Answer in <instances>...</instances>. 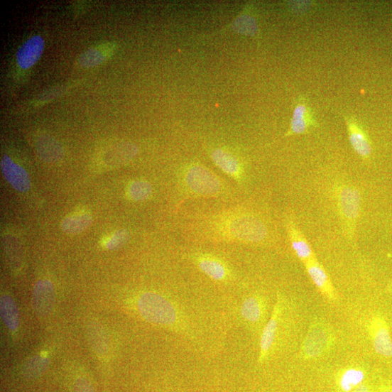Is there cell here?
<instances>
[{"label":"cell","mask_w":392,"mask_h":392,"mask_svg":"<svg viewBox=\"0 0 392 392\" xmlns=\"http://www.w3.org/2000/svg\"><path fill=\"white\" fill-rule=\"evenodd\" d=\"M193 230L196 236L212 242L261 244L269 237L266 222L242 208L200 217L194 222Z\"/></svg>","instance_id":"1"},{"label":"cell","mask_w":392,"mask_h":392,"mask_svg":"<svg viewBox=\"0 0 392 392\" xmlns=\"http://www.w3.org/2000/svg\"><path fill=\"white\" fill-rule=\"evenodd\" d=\"M182 183L187 195L192 197L217 198L224 192L219 178L200 163H192L185 169Z\"/></svg>","instance_id":"2"},{"label":"cell","mask_w":392,"mask_h":392,"mask_svg":"<svg viewBox=\"0 0 392 392\" xmlns=\"http://www.w3.org/2000/svg\"><path fill=\"white\" fill-rule=\"evenodd\" d=\"M141 315L147 321L170 328H178L180 316L175 305L165 298L153 292H145L138 300Z\"/></svg>","instance_id":"3"},{"label":"cell","mask_w":392,"mask_h":392,"mask_svg":"<svg viewBox=\"0 0 392 392\" xmlns=\"http://www.w3.org/2000/svg\"><path fill=\"white\" fill-rule=\"evenodd\" d=\"M338 210L349 238H353L357 220L361 214V192L354 185L343 183L337 188Z\"/></svg>","instance_id":"4"},{"label":"cell","mask_w":392,"mask_h":392,"mask_svg":"<svg viewBox=\"0 0 392 392\" xmlns=\"http://www.w3.org/2000/svg\"><path fill=\"white\" fill-rule=\"evenodd\" d=\"M334 336L328 325L322 322L313 323L302 345V353L307 359L317 358L331 348Z\"/></svg>","instance_id":"5"},{"label":"cell","mask_w":392,"mask_h":392,"mask_svg":"<svg viewBox=\"0 0 392 392\" xmlns=\"http://www.w3.org/2000/svg\"><path fill=\"white\" fill-rule=\"evenodd\" d=\"M318 126L319 124L316 121L312 108L306 98L302 96L299 98L295 107H294L290 128L287 131L285 137L306 135L310 133L312 129Z\"/></svg>","instance_id":"6"},{"label":"cell","mask_w":392,"mask_h":392,"mask_svg":"<svg viewBox=\"0 0 392 392\" xmlns=\"http://www.w3.org/2000/svg\"><path fill=\"white\" fill-rule=\"evenodd\" d=\"M369 335L377 354L386 357L392 356V339L388 323L379 315L373 316L368 325Z\"/></svg>","instance_id":"7"},{"label":"cell","mask_w":392,"mask_h":392,"mask_svg":"<svg viewBox=\"0 0 392 392\" xmlns=\"http://www.w3.org/2000/svg\"><path fill=\"white\" fill-rule=\"evenodd\" d=\"M344 121L353 150L363 160H369L373 153V147L366 130L354 116H344Z\"/></svg>","instance_id":"8"},{"label":"cell","mask_w":392,"mask_h":392,"mask_svg":"<svg viewBox=\"0 0 392 392\" xmlns=\"http://www.w3.org/2000/svg\"><path fill=\"white\" fill-rule=\"evenodd\" d=\"M136 147L126 143H114L107 146L98 155L97 160L107 169L124 165L136 154Z\"/></svg>","instance_id":"9"},{"label":"cell","mask_w":392,"mask_h":392,"mask_svg":"<svg viewBox=\"0 0 392 392\" xmlns=\"http://www.w3.org/2000/svg\"><path fill=\"white\" fill-rule=\"evenodd\" d=\"M193 260L200 270L214 281L224 282L231 278V271L221 258L209 254H197Z\"/></svg>","instance_id":"10"},{"label":"cell","mask_w":392,"mask_h":392,"mask_svg":"<svg viewBox=\"0 0 392 392\" xmlns=\"http://www.w3.org/2000/svg\"><path fill=\"white\" fill-rule=\"evenodd\" d=\"M282 310V302L280 296L278 295L271 317L265 326V329L261 336L260 352L258 356L259 363H263L266 361V359L268 358L273 346Z\"/></svg>","instance_id":"11"},{"label":"cell","mask_w":392,"mask_h":392,"mask_svg":"<svg viewBox=\"0 0 392 392\" xmlns=\"http://www.w3.org/2000/svg\"><path fill=\"white\" fill-rule=\"evenodd\" d=\"M215 165L226 175L239 183L244 178V168L241 160L232 153L217 148L211 153Z\"/></svg>","instance_id":"12"},{"label":"cell","mask_w":392,"mask_h":392,"mask_svg":"<svg viewBox=\"0 0 392 392\" xmlns=\"http://www.w3.org/2000/svg\"><path fill=\"white\" fill-rule=\"evenodd\" d=\"M304 265L309 276L323 297L330 301H336L337 293L333 283L328 273L318 263L317 258L312 259Z\"/></svg>","instance_id":"13"},{"label":"cell","mask_w":392,"mask_h":392,"mask_svg":"<svg viewBox=\"0 0 392 392\" xmlns=\"http://www.w3.org/2000/svg\"><path fill=\"white\" fill-rule=\"evenodd\" d=\"M289 241L294 253L305 264L316 258L309 242L290 217L285 221Z\"/></svg>","instance_id":"14"},{"label":"cell","mask_w":392,"mask_h":392,"mask_svg":"<svg viewBox=\"0 0 392 392\" xmlns=\"http://www.w3.org/2000/svg\"><path fill=\"white\" fill-rule=\"evenodd\" d=\"M55 288L48 280L38 281L33 290V306L38 314L44 316L48 315L55 302Z\"/></svg>","instance_id":"15"},{"label":"cell","mask_w":392,"mask_h":392,"mask_svg":"<svg viewBox=\"0 0 392 392\" xmlns=\"http://www.w3.org/2000/svg\"><path fill=\"white\" fill-rule=\"evenodd\" d=\"M45 48L42 37L36 36L26 41L16 53V60L21 69L27 70L40 59Z\"/></svg>","instance_id":"16"},{"label":"cell","mask_w":392,"mask_h":392,"mask_svg":"<svg viewBox=\"0 0 392 392\" xmlns=\"http://www.w3.org/2000/svg\"><path fill=\"white\" fill-rule=\"evenodd\" d=\"M1 169L6 180L16 190L26 192L29 190L31 181L28 173L9 156H4L1 160Z\"/></svg>","instance_id":"17"},{"label":"cell","mask_w":392,"mask_h":392,"mask_svg":"<svg viewBox=\"0 0 392 392\" xmlns=\"http://www.w3.org/2000/svg\"><path fill=\"white\" fill-rule=\"evenodd\" d=\"M114 50L115 45L111 43L95 45L80 55L79 64L84 68L96 67L107 60L114 53Z\"/></svg>","instance_id":"18"},{"label":"cell","mask_w":392,"mask_h":392,"mask_svg":"<svg viewBox=\"0 0 392 392\" xmlns=\"http://www.w3.org/2000/svg\"><path fill=\"white\" fill-rule=\"evenodd\" d=\"M36 148L40 157L48 163L58 161L63 156L60 145L50 136H39L36 141Z\"/></svg>","instance_id":"19"},{"label":"cell","mask_w":392,"mask_h":392,"mask_svg":"<svg viewBox=\"0 0 392 392\" xmlns=\"http://www.w3.org/2000/svg\"><path fill=\"white\" fill-rule=\"evenodd\" d=\"M265 312V302L258 296H252L246 299L241 309L243 318L251 324L260 322L263 318Z\"/></svg>","instance_id":"20"},{"label":"cell","mask_w":392,"mask_h":392,"mask_svg":"<svg viewBox=\"0 0 392 392\" xmlns=\"http://www.w3.org/2000/svg\"><path fill=\"white\" fill-rule=\"evenodd\" d=\"M92 222V217L86 212H80L65 217L61 222V229L68 234H79L84 232Z\"/></svg>","instance_id":"21"},{"label":"cell","mask_w":392,"mask_h":392,"mask_svg":"<svg viewBox=\"0 0 392 392\" xmlns=\"http://www.w3.org/2000/svg\"><path fill=\"white\" fill-rule=\"evenodd\" d=\"M0 311L5 325L11 331H16L19 325V314L13 300L7 295L2 296L0 300Z\"/></svg>","instance_id":"22"},{"label":"cell","mask_w":392,"mask_h":392,"mask_svg":"<svg viewBox=\"0 0 392 392\" xmlns=\"http://www.w3.org/2000/svg\"><path fill=\"white\" fill-rule=\"evenodd\" d=\"M153 193L151 184L144 180L131 182L126 188L127 198L132 202H143L148 200Z\"/></svg>","instance_id":"23"},{"label":"cell","mask_w":392,"mask_h":392,"mask_svg":"<svg viewBox=\"0 0 392 392\" xmlns=\"http://www.w3.org/2000/svg\"><path fill=\"white\" fill-rule=\"evenodd\" d=\"M365 379L364 371L358 369H349L344 371L339 378V386L344 392H349L361 385Z\"/></svg>","instance_id":"24"},{"label":"cell","mask_w":392,"mask_h":392,"mask_svg":"<svg viewBox=\"0 0 392 392\" xmlns=\"http://www.w3.org/2000/svg\"><path fill=\"white\" fill-rule=\"evenodd\" d=\"M48 365V359L41 356H33L25 364L23 373L27 378H37L46 371Z\"/></svg>","instance_id":"25"},{"label":"cell","mask_w":392,"mask_h":392,"mask_svg":"<svg viewBox=\"0 0 392 392\" xmlns=\"http://www.w3.org/2000/svg\"><path fill=\"white\" fill-rule=\"evenodd\" d=\"M236 25H238V31H240L242 34L251 37H256L258 34V26L255 19L252 17L249 16H241L236 22Z\"/></svg>","instance_id":"26"},{"label":"cell","mask_w":392,"mask_h":392,"mask_svg":"<svg viewBox=\"0 0 392 392\" xmlns=\"http://www.w3.org/2000/svg\"><path fill=\"white\" fill-rule=\"evenodd\" d=\"M129 234L126 231L116 232L106 242V247L114 250L123 246L129 240Z\"/></svg>","instance_id":"27"},{"label":"cell","mask_w":392,"mask_h":392,"mask_svg":"<svg viewBox=\"0 0 392 392\" xmlns=\"http://www.w3.org/2000/svg\"><path fill=\"white\" fill-rule=\"evenodd\" d=\"M75 392H95L92 386L85 379H78L74 386Z\"/></svg>","instance_id":"28"},{"label":"cell","mask_w":392,"mask_h":392,"mask_svg":"<svg viewBox=\"0 0 392 392\" xmlns=\"http://www.w3.org/2000/svg\"><path fill=\"white\" fill-rule=\"evenodd\" d=\"M352 392H371L369 387L366 385L361 384L356 387Z\"/></svg>","instance_id":"29"},{"label":"cell","mask_w":392,"mask_h":392,"mask_svg":"<svg viewBox=\"0 0 392 392\" xmlns=\"http://www.w3.org/2000/svg\"><path fill=\"white\" fill-rule=\"evenodd\" d=\"M380 392H392V386H383L381 388Z\"/></svg>","instance_id":"30"}]
</instances>
